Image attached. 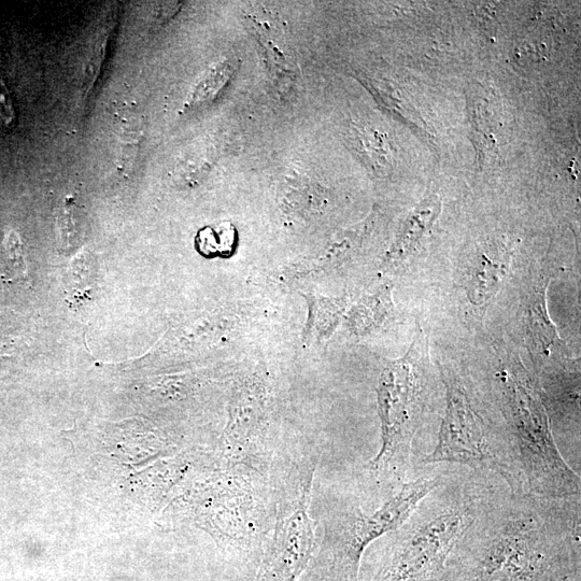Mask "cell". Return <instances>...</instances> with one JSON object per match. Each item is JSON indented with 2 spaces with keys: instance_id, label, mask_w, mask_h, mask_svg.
<instances>
[{
  "instance_id": "obj_6",
  "label": "cell",
  "mask_w": 581,
  "mask_h": 581,
  "mask_svg": "<svg viewBox=\"0 0 581 581\" xmlns=\"http://www.w3.org/2000/svg\"><path fill=\"white\" fill-rule=\"evenodd\" d=\"M446 409L437 444L424 464H461L473 470L489 471L520 492L516 467L504 442L494 435L478 413L469 393L456 379H446Z\"/></svg>"
},
{
  "instance_id": "obj_14",
  "label": "cell",
  "mask_w": 581,
  "mask_h": 581,
  "mask_svg": "<svg viewBox=\"0 0 581 581\" xmlns=\"http://www.w3.org/2000/svg\"><path fill=\"white\" fill-rule=\"evenodd\" d=\"M4 245L8 265L11 269V272L20 278L26 277L27 267L19 234L17 232L10 231L6 235Z\"/></svg>"
},
{
  "instance_id": "obj_17",
  "label": "cell",
  "mask_w": 581,
  "mask_h": 581,
  "mask_svg": "<svg viewBox=\"0 0 581 581\" xmlns=\"http://www.w3.org/2000/svg\"><path fill=\"white\" fill-rule=\"evenodd\" d=\"M0 122L10 127L16 122V111L6 84L0 80Z\"/></svg>"
},
{
  "instance_id": "obj_8",
  "label": "cell",
  "mask_w": 581,
  "mask_h": 581,
  "mask_svg": "<svg viewBox=\"0 0 581 581\" xmlns=\"http://www.w3.org/2000/svg\"><path fill=\"white\" fill-rule=\"evenodd\" d=\"M266 389L259 382L239 390L232 404L223 441L229 469L257 471L273 451Z\"/></svg>"
},
{
  "instance_id": "obj_3",
  "label": "cell",
  "mask_w": 581,
  "mask_h": 581,
  "mask_svg": "<svg viewBox=\"0 0 581 581\" xmlns=\"http://www.w3.org/2000/svg\"><path fill=\"white\" fill-rule=\"evenodd\" d=\"M425 344L424 335L418 333L406 356L390 363L379 378L381 447L368 473L382 488L404 485L424 407Z\"/></svg>"
},
{
  "instance_id": "obj_16",
  "label": "cell",
  "mask_w": 581,
  "mask_h": 581,
  "mask_svg": "<svg viewBox=\"0 0 581 581\" xmlns=\"http://www.w3.org/2000/svg\"><path fill=\"white\" fill-rule=\"evenodd\" d=\"M70 280L74 287H84L89 283L90 273L87 257L84 253H79L69 269Z\"/></svg>"
},
{
  "instance_id": "obj_4",
  "label": "cell",
  "mask_w": 581,
  "mask_h": 581,
  "mask_svg": "<svg viewBox=\"0 0 581 581\" xmlns=\"http://www.w3.org/2000/svg\"><path fill=\"white\" fill-rule=\"evenodd\" d=\"M443 485L441 478L423 476L402 485L376 512L359 507L340 509L325 523L320 561L331 581H358L364 551L386 534L401 529L423 500Z\"/></svg>"
},
{
  "instance_id": "obj_2",
  "label": "cell",
  "mask_w": 581,
  "mask_h": 581,
  "mask_svg": "<svg viewBox=\"0 0 581 581\" xmlns=\"http://www.w3.org/2000/svg\"><path fill=\"white\" fill-rule=\"evenodd\" d=\"M498 384L521 492L541 499L580 497V477L561 455L540 393L518 371H502Z\"/></svg>"
},
{
  "instance_id": "obj_9",
  "label": "cell",
  "mask_w": 581,
  "mask_h": 581,
  "mask_svg": "<svg viewBox=\"0 0 581 581\" xmlns=\"http://www.w3.org/2000/svg\"><path fill=\"white\" fill-rule=\"evenodd\" d=\"M512 253L500 242L477 246L462 263V282L467 299L476 307H488L508 273Z\"/></svg>"
},
{
  "instance_id": "obj_13",
  "label": "cell",
  "mask_w": 581,
  "mask_h": 581,
  "mask_svg": "<svg viewBox=\"0 0 581 581\" xmlns=\"http://www.w3.org/2000/svg\"><path fill=\"white\" fill-rule=\"evenodd\" d=\"M313 302L307 333L319 339L328 337L344 314L346 300L319 299Z\"/></svg>"
},
{
  "instance_id": "obj_5",
  "label": "cell",
  "mask_w": 581,
  "mask_h": 581,
  "mask_svg": "<svg viewBox=\"0 0 581 581\" xmlns=\"http://www.w3.org/2000/svg\"><path fill=\"white\" fill-rule=\"evenodd\" d=\"M480 502L460 494L400 534L371 581H447L448 564L475 521Z\"/></svg>"
},
{
  "instance_id": "obj_10",
  "label": "cell",
  "mask_w": 581,
  "mask_h": 581,
  "mask_svg": "<svg viewBox=\"0 0 581 581\" xmlns=\"http://www.w3.org/2000/svg\"><path fill=\"white\" fill-rule=\"evenodd\" d=\"M438 205L424 202L406 220L388 255L390 265H399L412 255L437 217Z\"/></svg>"
},
{
  "instance_id": "obj_7",
  "label": "cell",
  "mask_w": 581,
  "mask_h": 581,
  "mask_svg": "<svg viewBox=\"0 0 581 581\" xmlns=\"http://www.w3.org/2000/svg\"><path fill=\"white\" fill-rule=\"evenodd\" d=\"M317 457L303 461L291 499L280 502L272 544L263 560L260 581H296L316 549L313 520L308 512Z\"/></svg>"
},
{
  "instance_id": "obj_15",
  "label": "cell",
  "mask_w": 581,
  "mask_h": 581,
  "mask_svg": "<svg viewBox=\"0 0 581 581\" xmlns=\"http://www.w3.org/2000/svg\"><path fill=\"white\" fill-rule=\"evenodd\" d=\"M60 231L64 245L70 246L75 244L77 236V223L75 215V206L72 203H66L60 216Z\"/></svg>"
},
{
  "instance_id": "obj_1",
  "label": "cell",
  "mask_w": 581,
  "mask_h": 581,
  "mask_svg": "<svg viewBox=\"0 0 581 581\" xmlns=\"http://www.w3.org/2000/svg\"><path fill=\"white\" fill-rule=\"evenodd\" d=\"M579 499H541L510 491L509 502L500 508L479 506L449 561L447 581L579 578Z\"/></svg>"
},
{
  "instance_id": "obj_11",
  "label": "cell",
  "mask_w": 581,
  "mask_h": 581,
  "mask_svg": "<svg viewBox=\"0 0 581 581\" xmlns=\"http://www.w3.org/2000/svg\"><path fill=\"white\" fill-rule=\"evenodd\" d=\"M391 310V290L385 288L354 306L350 311L349 322L354 331L364 334L384 323Z\"/></svg>"
},
{
  "instance_id": "obj_12",
  "label": "cell",
  "mask_w": 581,
  "mask_h": 581,
  "mask_svg": "<svg viewBox=\"0 0 581 581\" xmlns=\"http://www.w3.org/2000/svg\"><path fill=\"white\" fill-rule=\"evenodd\" d=\"M234 70L235 64L232 61H223L212 66L190 93L187 107H197L210 102L225 87Z\"/></svg>"
}]
</instances>
